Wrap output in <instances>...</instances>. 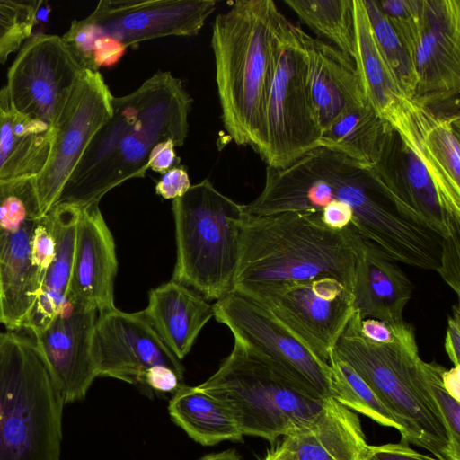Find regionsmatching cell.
<instances>
[{
	"label": "cell",
	"mask_w": 460,
	"mask_h": 460,
	"mask_svg": "<svg viewBox=\"0 0 460 460\" xmlns=\"http://www.w3.org/2000/svg\"><path fill=\"white\" fill-rule=\"evenodd\" d=\"M335 200L349 206L353 229L395 262L437 271L442 238L418 216L397 202L373 178L367 164L319 146L283 168L267 166L260 195L247 214L288 211L319 213Z\"/></svg>",
	"instance_id": "cell-1"
},
{
	"label": "cell",
	"mask_w": 460,
	"mask_h": 460,
	"mask_svg": "<svg viewBox=\"0 0 460 460\" xmlns=\"http://www.w3.org/2000/svg\"><path fill=\"white\" fill-rule=\"evenodd\" d=\"M191 106L182 81L170 71H158L130 93L114 96L112 115L90 141L55 204H99L124 181L145 177L158 143L184 145Z\"/></svg>",
	"instance_id": "cell-2"
},
{
	"label": "cell",
	"mask_w": 460,
	"mask_h": 460,
	"mask_svg": "<svg viewBox=\"0 0 460 460\" xmlns=\"http://www.w3.org/2000/svg\"><path fill=\"white\" fill-rule=\"evenodd\" d=\"M288 22L272 0H238L215 18L211 46L221 119L238 146L258 143L278 41Z\"/></svg>",
	"instance_id": "cell-3"
},
{
	"label": "cell",
	"mask_w": 460,
	"mask_h": 460,
	"mask_svg": "<svg viewBox=\"0 0 460 460\" xmlns=\"http://www.w3.org/2000/svg\"><path fill=\"white\" fill-rule=\"evenodd\" d=\"M357 234L329 228L315 212L246 213L233 290L331 276L352 291Z\"/></svg>",
	"instance_id": "cell-4"
},
{
	"label": "cell",
	"mask_w": 460,
	"mask_h": 460,
	"mask_svg": "<svg viewBox=\"0 0 460 460\" xmlns=\"http://www.w3.org/2000/svg\"><path fill=\"white\" fill-rule=\"evenodd\" d=\"M354 310L332 353L348 363L376 394L402 428V441L444 460H460V447L429 391L416 337L376 344L359 333Z\"/></svg>",
	"instance_id": "cell-5"
},
{
	"label": "cell",
	"mask_w": 460,
	"mask_h": 460,
	"mask_svg": "<svg viewBox=\"0 0 460 460\" xmlns=\"http://www.w3.org/2000/svg\"><path fill=\"white\" fill-rule=\"evenodd\" d=\"M64 405L33 336L0 332V460H60Z\"/></svg>",
	"instance_id": "cell-6"
},
{
	"label": "cell",
	"mask_w": 460,
	"mask_h": 460,
	"mask_svg": "<svg viewBox=\"0 0 460 460\" xmlns=\"http://www.w3.org/2000/svg\"><path fill=\"white\" fill-rule=\"evenodd\" d=\"M177 259L172 279L206 300L233 290L246 212L208 179L172 200Z\"/></svg>",
	"instance_id": "cell-7"
},
{
	"label": "cell",
	"mask_w": 460,
	"mask_h": 460,
	"mask_svg": "<svg viewBox=\"0 0 460 460\" xmlns=\"http://www.w3.org/2000/svg\"><path fill=\"white\" fill-rule=\"evenodd\" d=\"M199 388L226 408L243 436L270 443L308 425L326 400L300 391L237 341L217 371Z\"/></svg>",
	"instance_id": "cell-8"
},
{
	"label": "cell",
	"mask_w": 460,
	"mask_h": 460,
	"mask_svg": "<svg viewBox=\"0 0 460 460\" xmlns=\"http://www.w3.org/2000/svg\"><path fill=\"white\" fill-rule=\"evenodd\" d=\"M322 133L299 27L288 22L278 41L261 134L253 149L267 166L283 168L319 147Z\"/></svg>",
	"instance_id": "cell-9"
},
{
	"label": "cell",
	"mask_w": 460,
	"mask_h": 460,
	"mask_svg": "<svg viewBox=\"0 0 460 460\" xmlns=\"http://www.w3.org/2000/svg\"><path fill=\"white\" fill-rule=\"evenodd\" d=\"M240 294L264 306L297 341L328 364L354 313L352 291L331 276L263 286Z\"/></svg>",
	"instance_id": "cell-10"
},
{
	"label": "cell",
	"mask_w": 460,
	"mask_h": 460,
	"mask_svg": "<svg viewBox=\"0 0 460 460\" xmlns=\"http://www.w3.org/2000/svg\"><path fill=\"white\" fill-rule=\"evenodd\" d=\"M214 316L239 341L314 398H333L331 367L297 341L264 306L232 290L213 305Z\"/></svg>",
	"instance_id": "cell-11"
},
{
	"label": "cell",
	"mask_w": 460,
	"mask_h": 460,
	"mask_svg": "<svg viewBox=\"0 0 460 460\" xmlns=\"http://www.w3.org/2000/svg\"><path fill=\"white\" fill-rule=\"evenodd\" d=\"M84 69L62 36L37 33L19 49L0 97L15 111L52 128Z\"/></svg>",
	"instance_id": "cell-12"
},
{
	"label": "cell",
	"mask_w": 460,
	"mask_h": 460,
	"mask_svg": "<svg viewBox=\"0 0 460 460\" xmlns=\"http://www.w3.org/2000/svg\"><path fill=\"white\" fill-rule=\"evenodd\" d=\"M113 98L99 71L84 69L79 74L52 127L47 164L35 177L42 216L56 203L90 141L112 115Z\"/></svg>",
	"instance_id": "cell-13"
},
{
	"label": "cell",
	"mask_w": 460,
	"mask_h": 460,
	"mask_svg": "<svg viewBox=\"0 0 460 460\" xmlns=\"http://www.w3.org/2000/svg\"><path fill=\"white\" fill-rule=\"evenodd\" d=\"M91 353L97 376H108L145 388L147 372L164 366L183 376L184 367L151 326L143 311L115 308L98 314Z\"/></svg>",
	"instance_id": "cell-14"
},
{
	"label": "cell",
	"mask_w": 460,
	"mask_h": 460,
	"mask_svg": "<svg viewBox=\"0 0 460 460\" xmlns=\"http://www.w3.org/2000/svg\"><path fill=\"white\" fill-rule=\"evenodd\" d=\"M411 58L417 75L413 101L433 109L458 106L460 0H423L420 32Z\"/></svg>",
	"instance_id": "cell-15"
},
{
	"label": "cell",
	"mask_w": 460,
	"mask_h": 460,
	"mask_svg": "<svg viewBox=\"0 0 460 460\" xmlns=\"http://www.w3.org/2000/svg\"><path fill=\"white\" fill-rule=\"evenodd\" d=\"M215 0H102L85 17L124 47L169 36H194L214 13Z\"/></svg>",
	"instance_id": "cell-16"
},
{
	"label": "cell",
	"mask_w": 460,
	"mask_h": 460,
	"mask_svg": "<svg viewBox=\"0 0 460 460\" xmlns=\"http://www.w3.org/2000/svg\"><path fill=\"white\" fill-rule=\"evenodd\" d=\"M370 174L401 205L442 238L460 234V217L447 207L421 162L385 121Z\"/></svg>",
	"instance_id": "cell-17"
},
{
	"label": "cell",
	"mask_w": 460,
	"mask_h": 460,
	"mask_svg": "<svg viewBox=\"0 0 460 460\" xmlns=\"http://www.w3.org/2000/svg\"><path fill=\"white\" fill-rule=\"evenodd\" d=\"M97 313L93 305L66 300L49 325L32 335L65 404L84 399L97 377L91 353Z\"/></svg>",
	"instance_id": "cell-18"
},
{
	"label": "cell",
	"mask_w": 460,
	"mask_h": 460,
	"mask_svg": "<svg viewBox=\"0 0 460 460\" xmlns=\"http://www.w3.org/2000/svg\"><path fill=\"white\" fill-rule=\"evenodd\" d=\"M459 114H439L412 99L393 128L421 162L450 210L460 217Z\"/></svg>",
	"instance_id": "cell-19"
},
{
	"label": "cell",
	"mask_w": 460,
	"mask_h": 460,
	"mask_svg": "<svg viewBox=\"0 0 460 460\" xmlns=\"http://www.w3.org/2000/svg\"><path fill=\"white\" fill-rule=\"evenodd\" d=\"M117 271L114 239L99 204L80 208L66 300L93 305L99 314L114 310Z\"/></svg>",
	"instance_id": "cell-20"
},
{
	"label": "cell",
	"mask_w": 460,
	"mask_h": 460,
	"mask_svg": "<svg viewBox=\"0 0 460 460\" xmlns=\"http://www.w3.org/2000/svg\"><path fill=\"white\" fill-rule=\"evenodd\" d=\"M299 36L306 58L311 97L323 132L343 112L366 103L367 99L351 58L300 27Z\"/></svg>",
	"instance_id": "cell-21"
},
{
	"label": "cell",
	"mask_w": 460,
	"mask_h": 460,
	"mask_svg": "<svg viewBox=\"0 0 460 460\" xmlns=\"http://www.w3.org/2000/svg\"><path fill=\"white\" fill-rule=\"evenodd\" d=\"M412 293L411 280L397 263L357 234L352 294L361 318L400 323Z\"/></svg>",
	"instance_id": "cell-22"
},
{
	"label": "cell",
	"mask_w": 460,
	"mask_h": 460,
	"mask_svg": "<svg viewBox=\"0 0 460 460\" xmlns=\"http://www.w3.org/2000/svg\"><path fill=\"white\" fill-rule=\"evenodd\" d=\"M167 348L181 360L214 316L213 305L190 288L172 279L151 289L143 310Z\"/></svg>",
	"instance_id": "cell-23"
},
{
	"label": "cell",
	"mask_w": 460,
	"mask_h": 460,
	"mask_svg": "<svg viewBox=\"0 0 460 460\" xmlns=\"http://www.w3.org/2000/svg\"><path fill=\"white\" fill-rule=\"evenodd\" d=\"M282 443L297 460H358L368 446L358 417L333 398Z\"/></svg>",
	"instance_id": "cell-24"
},
{
	"label": "cell",
	"mask_w": 460,
	"mask_h": 460,
	"mask_svg": "<svg viewBox=\"0 0 460 460\" xmlns=\"http://www.w3.org/2000/svg\"><path fill=\"white\" fill-rule=\"evenodd\" d=\"M79 213V208L68 204H55L46 213L56 241V253L46 272L33 308L20 331L31 335L42 331L66 302Z\"/></svg>",
	"instance_id": "cell-25"
},
{
	"label": "cell",
	"mask_w": 460,
	"mask_h": 460,
	"mask_svg": "<svg viewBox=\"0 0 460 460\" xmlns=\"http://www.w3.org/2000/svg\"><path fill=\"white\" fill-rule=\"evenodd\" d=\"M52 139L48 124L15 111L0 97V181L40 174Z\"/></svg>",
	"instance_id": "cell-26"
},
{
	"label": "cell",
	"mask_w": 460,
	"mask_h": 460,
	"mask_svg": "<svg viewBox=\"0 0 460 460\" xmlns=\"http://www.w3.org/2000/svg\"><path fill=\"white\" fill-rule=\"evenodd\" d=\"M35 221L26 223L11 238L0 259L1 323L7 331L22 328L40 290L41 284L31 260Z\"/></svg>",
	"instance_id": "cell-27"
},
{
	"label": "cell",
	"mask_w": 460,
	"mask_h": 460,
	"mask_svg": "<svg viewBox=\"0 0 460 460\" xmlns=\"http://www.w3.org/2000/svg\"><path fill=\"white\" fill-rule=\"evenodd\" d=\"M357 50L354 63L367 101L391 126L410 99L395 80L376 42L363 0H354Z\"/></svg>",
	"instance_id": "cell-28"
},
{
	"label": "cell",
	"mask_w": 460,
	"mask_h": 460,
	"mask_svg": "<svg viewBox=\"0 0 460 460\" xmlns=\"http://www.w3.org/2000/svg\"><path fill=\"white\" fill-rule=\"evenodd\" d=\"M168 410L172 420L203 446L243 439L226 408L199 386L181 385L173 393Z\"/></svg>",
	"instance_id": "cell-29"
},
{
	"label": "cell",
	"mask_w": 460,
	"mask_h": 460,
	"mask_svg": "<svg viewBox=\"0 0 460 460\" xmlns=\"http://www.w3.org/2000/svg\"><path fill=\"white\" fill-rule=\"evenodd\" d=\"M385 125L367 101L343 112L323 130L320 146L369 164L376 155Z\"/></svg>",
	"instance_id": "cell-30"
},
{
	"label": "cell",
	"mask_w": 460,
	"mask_h": 460,
	"mask_svg": "<svg viewBox=\"0 0 460 460\" xmlns=\"http://www.w3.org/2000/svg\"><path fill=\"white\" fill-rule=\"evenodd\" d=\"M318 39L323 38L354 61L357 50L354 0H285Z\"/></svg>",
	"instance_id": "cell-31"
},
{
	"label": "cell",
	"mask_w": 460,
	"mask_h": 460,
	"mask_svg": "<svg viewBox=\"0 0 460 460\" xmlns=\"http://www.w3.org/2000/svg\"><path fill=\"white\" fill-rule=\"evenodd\" d=\"M329 365L331 367L334 400L382 426L394 428L400 433L402 432V428L394 416L371 387L348 363L338 358L332 352Z\"/></svg>",
	"instance_id": "cell-32"
},
{
	"label": "cell",
	"mask_w": 460,
	"mask_h": 460,
	"mask_svg": "<svg viewBox=\"0 0 460 460\" xmlns=\"http://www.w3.org/2000/svg\"><path fill=\"white\" fill-rule=\"evenodd\" d=\"M40 217L35 177L0 181V259L11 238Z\"/></svg>",
	"instance_id": "cell-33"
},
{
	"label": "cell",
	"mask_w": 460,
	"mask_h": 460,
	"mask_svg": "<svg viewBox=\"0 0 460 460\" xmlns=\"http://www.w3.org/2000/svg\"><path fill=\"white\" fill-rule=\"evenodd\" d=\"M363 4L383 58L405 94L412 99L417 75L410 53L380 9L377 0H363Z\"/></svg>",
	"instance_id": "cell-34"
},
{
	"label": "cell",
	"mask_w": 460,
	"mask_h": 460,
	"mask_svg": "<svg viewBox=\"0 0 460 460\" xmlns=\"http://www.w3.org/2000/svg\"><path fill=\"white\" fill-rule=\"evenodd\" d=\"M62 38L83 67L92 71L115 65L127 49L116 40L102 34L86 18L72 21Z\"/></svg>",
	"instance_id": "cell-35"
},
{
	"label": "cell",
	"mask_w": 460,
	"mask_h": 460,
	"mask_svg": "<svg viewBox=\"0 0 460 460\" xmlns=\"http://www.w3.org/2000/svg\"><path fill=\"white\" fill-rule=\"evenodd\" d=\"M42 1L0 0V64L32 35Z\"/></svg>",
	"instance_id": "cell-36"
},
{
	"label": "cell",
	"mask_w": 460,
	"mask_h": 460,
	"mask_svg": "<svg viewBox=\"0 0 460 460\" xmlns=\"http://www.w3.org/2000/svg\"><path fill=\"white\" fill-rule=\"evenodd\" d=\"M411 57L421 29L423 0H377Z\"/></svg>",
	"instance_id": "cell-37"
},
{
	"label": "cell",
	"mask_w": 460,
	"mask_h": 460,
	"mask_svg": "<svg viewBox=\"0 0 460 460\" xmlns=\"http://www.w3.org/2000/svg\"><path fill=\"white\" fill-rule=\"evenodd\" d=\"M446 368L434 362H422V370L429 391L450 430L453 440L460 447V401L446 389L442 375Z\"/></svg>",
	"instance_id": "cell-38"
},
{
	"label": "cell",
	"mask_w": 460,
	"mask_h": 460,
	"mask_svg": "<svg viewBox=\"0 0 460 460\" xmlns=\"http://www.w3.org/2000/svg\"><path fill=\"white\" fill-rule=\"evenodd\" d=\"M56 253V241L49 217L45 214L35 221L31 240V260L38 279L44 277Z\"/></svg>",
	"instance_id": "cell-39"
},
{
	"label": "cell",
	"mask_w": 460,
	"mask_h": 460,
	"mask_svg": "<svg viewBox=\"0 0 460 460\" xmlns=\"http://www.w3.org/2000/svg\"><path fill=\"white\" fill-rule=\"evenodd\" d=\"M358 331L365 340L376 344H390L416 337L413 327L405 321L391 324L374 318L362 319L360 316Z\"/></svg>",
	"instance_id": "cell-40"
},
{
	"label": "cell",
	"mask_w": 460,
	"mask_h": 460,
	"mask_svg": "<svg viewBox=\"0 0 460 460\" xmlns=\"http://www.w3.org/2000/svg\"><path fill=\"white\" fill-rule=\"evenodd\" d=\"M437 272L446 284L460 296V234L442 241L440 263Z\"/></svg>",
	"instance_id": "cell-41"
},
{
	"label": "cell",
	"mask_w": 460,
	"mask_h": 460,
	"mask_svg": "<svg viewBox=\"0 0 460 460\" xmlns=\"http://www.w3.org/2000/svg\"><path fill=\"white\" fill-rule=\"evenodd\" d=\"M366 456L368 460H444L419 453L404 441L380 446H367Z\"/></svg>",
	"instance_id": "cell-42"
},
{
	"label": "cell",
	"mask_w": 460,
	"mask_h": 460,
	"mask_svg": "<svg viewBox=\"0 0 460 460\" xmlns=\"http://www.w3.org/2000/svg\"><path fill=\"white\" fill-rule=\"evenodd\" d=\"M190 186L187 170L178 165L162 174L155 184V193L165 199L173 200L182 197Z\"/></svg>",
	"instance_id": "cell-43"
},
{
	"label": "cell",
	"mask_w": 460,
	"mask_h": 460,
	"mask_svg": "<svg viewBox=\"0 0 460 460\" xmlns=\"http://www.w3.org/2000/svg\"><path fill=\"white\" fill-rule=\"evenodd\" d=\"M176 145L172 139L158 143L151 151L148 158V168L164 174L170 169L178 166L180 158L175 152Z\"/></svg>",
	"instance_id": "cell-44"
},
{
	"label": "cell",
	"mask_w": 460,
	"mask_h": 460,
	"mask_svg": "<svg viewBox=\"0 0 460 460\" xmlns=\"http://www.w3.org/2000/svg\"><path fill=\"white\" fill-rule=\"evenodd\" d=\"M444 347L454 367L460 366V309L458 305L452 306V314L448 316Z\"/></svg>",
	"instance_id": "cell-45"
},
{
	"label": "cell",
	"mask_w": 460,
	"mask_h": 460,
	"mask_svg": "<svg viewBox=\"0 0 460 460\" xmlns=\"http://www.w3.org/2000/svg\"><path fill=\"white\" fill-rule=\"evenodd\" d=\"M459 368L458 367H454L450 370L445 369L442 375L443 384L448 393L455 397L456 400L460 401L459 398Z\"/></svg>",
	"instance_id": "cell-46"
},
{
	"label": "cell",
	"mask_w": 460,
	"mask_h": 460,
	"mask_svg": "<svg viewBox=\"0 0 460 460\" xmlns=\"http://www.w3.org/2000/svg\"><path fill=\"white\" fill-rule=\"evenodd\" d=\"M263 460H297L294 454L281 442L268 452Z\"/></svg>",
	"instance_id": "cell-47"
},
{
	"label": "cell",
	"mask_w": 460,
	"mask_h": 460,
	"mask_svg": "<svg viewBox=\"0 0 460 460\" xmlns=\"http://www.w3.org/2000/svg\"><path fill=\"white\" fill-rule=\"evenodd\" d=\"M199 460H241V457L234 449H228L220 453L205 456Z\"/></svg>",
	"instance_id": "cell-48"
},
{
	"label": "cell",
	"mask_w": 460,
	"mask_h": 460,
	"mask_svg": "<svg viewBox=\"0 0 460 460\" xmlns=\"http://www.w3.org/2000/svg\"><path fill=\"white\" fill-rule=\"evenodd\" d=\"M358 460H368L367 456H366V451L360 456Z\"/></svg>",
	"instance_id": "cell-49"
},
{
	"label": "cell",
	"mask_w": 460,
	"mask_h": 460,
	"mask_svg": "<svg viewBox=\"0 0 460 460\" xmlns=\"http://www.w3.org/2000/svg\"><path fill=\"white\" fill-rule=\"evenodd\" d=\"M2 322V314H1V295H0V323Z\"/></svg>",
	"instance_id": "cell-50"
}]
</instances>
